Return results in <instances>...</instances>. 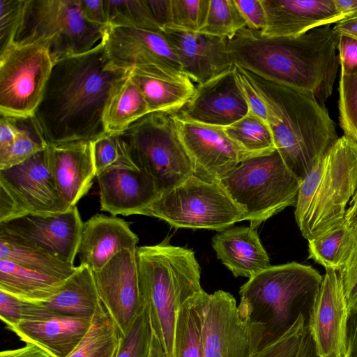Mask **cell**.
<instances>
[{"label": "cell", "instance_id": "obj_1", "mask_svg": "<svg viewBox=\"0 0 357 357\" xmlns=\"http://www.w3.org/2000/svg\"><path fill=\"white\" fill-rule=\"evenodd\" d=\"M130 73L110 68L102 40L86 53L56 61L33 114L48 146L107 134V106Z\"/></svg>", "mask_w": 357, "mask_h": 357}, {"label": "cell", "instance_id": "obj_2", "mask_svg": "<svg viewBox=\"0 0 357 357\" xmlns=\"http://www.w3.org/2000/svg\"><path fill=\"white\" fill-rule=\"evenodd\" d=\"M340 35L331 25L294 37H268L248 26L229 39L234 65L314 98L325 106L340 63Z\"/></svg>", "mask_w": 357, "mask_h": 357}, {"label": "cell", "instance_id": "obj_3", "mask_svg": "<svg viewBox=\"0 0 357 357\" xmlns=\"http://www.w3.org/2000/svg\"><path fill=\"white\" fill-rule=\"evenodd\" d=\"M241 68L266 106L275 149L302 181L338 139L335 122L314 98Z\"/></svg>", "mask_w": 357, "mask_h": 357}, {"label": "cell", "instance_id": "obj_4", "mask_svg": "<svg viewBox=\"0 0 357 357\" xmlns=\"http://www.w3.org/2000/svg\"><path fill=\"white\" fill-rule=\"evenodd\" d=\"M139 283L153 332L166 357L172 356L177 310L202 291L201 268L192 250L172 245L169 238L137 248Z\"/></svg>", "mask_w": 357, "mask_h": 357}, {"label": "cell", "instance_id": "obj_5", "mask_svg": "<svg viewBox=\"0 0 357 357\" xmlns=\"http://www.w3.org/2000/svg\"><path fill=\"white\" fill-rule=\"evenodd\" d=\"M323 277L295 261L271 266L239 289L241 312L264 326L260 348L287 333L301 316L307 326Z\"/></svg>", "mask_w": 357, "mask_h": 357}, {"label": "cell", "instance_id": "obj_6", "mask_svg": "<svg viewBox=\"0 0 357 357\" xmlns=\"http://www.w3.org/2000/svg\"><path fill=\"white\" fill-rule=\"evenodd\" d=\"M357 189V143L342 135L302 179L295 218L307 241L344 222Z\"/></svg>", "mask_w": 357, "mask_h": 357}, {"label": "cell", "instance_id": "obj_7", "mask_svg": "<svg viewBox=\"0 0 357 357\" xmlns=\"http://www.w3.org/2000/svg\"><path fill=\"white\" fill-rule=\"evenodd\" d=\"M301 182L277 149L245 159L220 181L243 211V220H249L255 229L285 208L295 206Z\"/></svg>", "mask_w": 357, "mask_h": 357}, {"label": "cell", "instance_id": "obj_8", "mask_svg": "<svg viewBox=\"0 0 357 357\" xmlns=\"http://www.w3.org/2000/svg\"><path fill=\"white\" fill-rule=\"evenodd\" d=\"M106 27L86 20L77 0H26L14 43L43 46L54 63L92 50Z\"/></svg>", "mask_w": 357, "mask_h": 357}, {"label": "cell", "instance_id": "obj_9", "mask_svg": "<svg viewBox=\"0 0 357 357\" xmlns=\"http://www.w3.org/2000/svg\"><path fill=\"white\" fill-rule=\"evenodd\" d=\"M137 167L153 181L162 193L194 174L190 158L183 144L176 113H149L121 134Z\"/></svg>", "mask_w": 357, "mask_h": 357}, {"label": "cell", "instance_id": "obj_10", "mask_svg": "<svg viewBox=\"0 0 357 357\" xmlns=\"http://www.w3.org/2000/svg\"><path fill=\"white\" fill-rule=\"evenodd\" d=\"M243 214L220 182L192 174L162 192L140 215L157 218L177 228L221 231L242 221Z\"/></svg>", "mask_w": 357, "mask_h": 357}, {"label": "cell", "instance_id": "obj_11", "mask_svg": "<svg viewBox=\"0 0 357 357\" xmlns=\"http://www.w3.org/2000/svg\"><path fill=\"white\" fill-rule=\"evenodd\" d=\"M70 208L56 188L47 147L0 170V223L29 214H56Z\"/></svg>", "mask_w": 357, "mask_h": 357}, {"label": "cell", "instance_id": "obj_12", "mask_svg": "<svg viewBox=\"0 0 357 357\" xmlns=\"http://www.w3.org/2000/svg\"><path fill=\"white\" fill-rule=\"evenodd\" d=\"M54 61L40 45L13 43L0 53V114L16 118L33 116Z\"/></svg>", "mask_w": 357, "mask_h": 357}, {"label": "cell", "instance_id": "obj_13", "mask_svg": "<svg viewBox=\"0 0 357 357\" xmlns=\"http://www.w3.org/2000/svg\"><path fill=\"white\" fill-rule=\"evenodd\" d=\"M264 332L262 324L241 312L230 293L209 294L202 326L204 357H252L260 349Z\"/></svg>", "mask_w": 357, "mask_h": 357}, {"label": "cell", "instance_id": "obj_14", "mask_svg": "<svg viewBox=\"0 0 357 357\" xmlns=\"http://www.w3.org/2000/svg\"><path fill=\"white\" fill-rule=\"evenodd\" d=\"M83 222L77 206L48 215L29 214L0 223V232L74 265Z\"/></svg>", "mask_w": 357, "mask_h": 357}, {"label": "cell", "instance_id": "obj_15", "mask_svg": "<svg viewBox=\"0 0 357 357\" xmlns=\"http://www.w3.org/2000/svg\"><path fill=\"white\" fill-rule=\"evenodd\" d=\"M176 120L194 175L201 179L220 182L240 162L253 156L233 142L223 128L189 121L177 113Z\"/></svg>", "mask_w": 357, "mask_h": 357}, {"label": "cell", "instance_id": "obj_16", "mask_svg": "<svg viewBox=\"0 0 357 357\" xmlns=\"http://www.w3.org/2000/svg\"><path fill=\"white\" fill-rule=\"evenodd\" d=\"M92 272L100 302L126 335L144 307L136 251L123 250L101 269Z\"/></svg>", "mask_w": 357, "mask_h": 357}, {"label": "cell", "instance_id": "obj_17", "mask_svg": "<svg viewBox=\"0 0 357 357\" xmlns=\"http://www.w3.org/2000/svg\"><path fill=\"white\" fill-rule=\"evenodd\" d=\"M102 40L112 68L132 71L157 67L181 71L178 59L162 31L107 26Z\"/></svg>", "mask_w": 357, "mask_h": 357}, {"label": "cell", "instance_id": "obj_18", "mask_svg": "<svg viewBox=\"0 0 357 357\" xmlns=\"http://www.w3.org/2000/svg\"><path fill=\"white\" fill-rule=\"evenodd\" d=\"M348 314L339 271L326 270L307 326L319 357H346Z\"/></svg>", "mask_w": 357, "mask_h": 357}, {"label": "cell", "instance_id": "obj_19", "mask_svg": "<svg viewBox=\"0 0 357 357\" xmlns=\"http://www.w3.org/2000/svg\"><path fill=\"white\" fill-rule=\"evenodd\" d=\"M249 110L234 66L198 84L192 97L177 114L189 121L225 128L244 117Z\"/></svg>", "mask_w": 357, "mask_h": 357}, {"label": "cell", "instance_id": "obj_20", "mask_svg": "<svg viewBox=\"0 0 357 357\" xmlns=\"http://www.w3.org/2000/svg\"><path fill=\"white\" fill-rule=\"evenodd\" d=\"M162 33L178 59L182 73L198 84L234 67L226 38L172 28H165Z\"/></svg>", "mask_w": 357, "mask_h": 357}, {"label": "cell", "instance_id": "obj_21", "mask_svg": "<svg viewBox=\"0 0 357 357\" xmlns=\"http://www.w3.org/2000/svg\"><path fill=\"white\" fill-rule=\"evenodd\" d=\"M266 26L261 35L294 37L345 20L334 0H262Z\"/></svg>", "mask_w": 357, "mask_h": 357}, {"label": "cell", "instance_id": "obj_22", "mask_svg": "<svg viewBox=\"0 0 357 357\" xmlns=\"http://www.w3.org/2000/svg\"><path fill=\"white\" fill-rule=\"evenodd\" d=\"M56 188L70 208L90 190L96 176L92 141H73L47 146Z\"/></svg>", "mask_w": 357, "mask_h": 357}, {"label": "cell", "instance_id": "obj_23", "mask_svg": "<svg viewBox=\"0 0 357 357\" xmlns=\"http://www.w3.org/2000/svg\"><path fill=\"white\" fill-rule=\"evenodd\" d=\"M96 177L101 211L113 216L140 215L161 194L139 168L110 169Z\"/></svg>", "mask_w": 357, "mask_h": 357}, {"label": "cell", "instance_id": "obj_24", "mask_svg": "<svg viewBox=\"0 0 357 357\" xmlns=\"http://www.w3.org/2000/svg\"><path fill=\"white\" fill-rule=\"evenodd\" d=\"M138 241L123 219L96 214L83 223L77 255L80 265L96 271L122 250L136 251Z\"/></svg>", "mask_w": 357, "mask_h": 357}, {"label": "cell", "instance_id": "obj_25", "mask_svg": "<svg viewBox=\"0 0 357 357\" xmlns=\"http://www.w3.org/2000/svg\"><path fill=\"white\" fill-rule=\"evenodd\" d=\"M92 319L58 314L47 319L21 321L8 328L22 341L40 347L54 357H68L88 333Z\"/></svg>", "mask_w": 357, "mask_h": 357}, {"label": "cell", "instance_id": "obj_26", "mask_svg": "<svg viewBox=\"0 0 357 357\" xmlns=\"http://www.w3.org/2000/svg\"><path fill=\"white\" fill-rule=\"evenodd\" d=\"M217 257L235 277L248 279L271 265L256 229L237 227L219 231L212 240Z\"/></svg>", "mask_w": 357, "mask_h": 357}, {"label": "cell", "instance_id": "obj_27", "mask_svg": "<svg viewBox=\"0 0 357 357\" xmlns=\"http://www.w3.org/2000/svg\"><path fill=\"white\" fill-rule=\"evenodd\" d=\"M130 75L150 113H177L192 97L196 88L186 75L175 69L152 67L132 70Z\"/></svg>", "mask_w": 357, "mask_h": 357}, {"label": "cell", "instance_id": "obj_28", "mask_svg": "<svg viewBox=\"0 0 357 357\" xmlns=\"http://www.w3.org/2000/svg\"><path fill=\"white\" fill-rule=\"evenodd\" d=\"M99 302L92 271L79 265L60 290L43 303L61 314L93 317Z\"/></svg>", "mask_w": 357, "mask_h": 357}, {"label": "cell", "instance_id": "obj_29", "mask_svg": "<svg viewBox=\"0 0 357 357\" xmlns=\"http://www.w3.org/2000/svg\"><path fill=\"white\" fill-rule=\"evenodd\" d=\"M66 280L0 259V290L24 300L45 303Z\"/></svg>", "mask_w": 357, "mask_h": 357}, {"label": "cell", "instance_id": "obj_30", "mask_svg": "<svg viewBox=\"0 0 357 357\" xmlns=\"http://www.w3.org/2000/svg\"><path fill=\"white\" fill-rule=\"evenodd\" d=\"M208 296L202 289L177 310L172 357H204L202 326Z\"/></svg>", "mask_w": 357, "mask_h": 357}, {"label": "cell", "instance_id": "obj_31", "mask_svg": "<svg viewBox=\"0 0 357 357\" xmlns=\"http://www.w3.org/2000/svg\"><path fill=\"white\" fill-rule=\"evenodd\" d=\"M0 259L63 279L68 278L77 268L2 232H0Z\"/></svg>", "mask_w": 357, "mask_h": 357}, {"label": "cell", "instance_id": "obj_32", "mask_svg": "<svg viewBox=\"0 0 357 357\" xmlns=\"http://www.w3.org/2000/svg\"><path fill=\"white\" fill-rule=\"evenodd\" d=\"M357 246V229L344 222L308 241L309 258L326 270L340 271Z\"/></svg>", "mask_w": 357, "mask_h": 357}, {"label": "cell", "instance_id": "obj_33", "mask_svg": "<svg viewBox=\"0 0 357 357\" xmlns=\"http://www.w3.org/2000/svg\"><path fill=\"white\" fill-rule=\"evenodd\" d=\"M149 113L146 100L130 74L114 93L107 106L105 115L107 132L121 134L134 122Z\"/></svg>", "mask_w": 357, "mask_h": 357}, {"label": "cell", "instance_id": "obj_34", "mask_svg": "<svg viewBox=\"0 0 357 357\" xmlns=\"http://www.w3.org/2000/svg\"><path fill=\"white\" fill-rule=\"evenodd\" d=\"M122 336L100 301L88 333L68 357H115Z\"/></svg>", "mask_w": 357, "mask_h": 357}, {"label": "cell", "instance_id": "obj_35", "mask_svg": "<svg viewBox=\"0 0 357 357\" xmlns=\"http://www.w3.org/2000/svg\"><path fill=\"white\" fill-rule=\"evenodd\" d=\"M223 128L233 142L253 156L276 149L269 125L250 110L244 117Z\"/></svg>", "mask_w": 357, "mask_h": 357}, {"label": "cell", "instance_id": "obj_36", "mask_svg": "<svg viewBox=\"0 0 357 357\" xmlns=\"http://www.w3.org/2000/svg\"><path fill=\"white\" fill-rule=\"evenodd\" d=\"M107 26L162 32L148 0H104Z\"/></svg>", "mask_w": 357, "mask_h": 357}, {"label": "cell", "instance_id": "obj_37", "mask_svg": "<svg viewBox=\"0 0 357 357\" xmlns=\"http://www.w3.org/2000/svg\"><path fill=\"white\" fill-rule=\"evenodd\" d=\"M18 119L20 132L10 149L0 156V170L17 165L48 146L33 116Z\"/></svg>", "mask_w": 357, "mask_h": 357}, {"label": "cell", "instance_id": "obj_38", "mask_svg": "<svg viewBox=\"0 0 357 357\" xmlns=\"http://www.w3.org/2000/svg\"><path fill=\"white\" fill-rule=\"evenodd\" d=\"M92 143L96 176L110 169L139 168L121 134L107 133Z\"/></svg>", "mask_w": 357, "mask_h": 357}, {"label": "cell", "instance_id": "obj_39", "mask_svg": "<svg viewBox=\"0 0 357 357\" xmlns=\"http://www.w3.org/2000/svg\"><path fill=\"white\" fill-rule=\"evenodd\" d=\"M246 26L235 0H210L206 21L199 32L230 39Z\"/></svg>", "mask_w": 357, "mask_h": 357}, {"label": "cell", "instance_id": "obj_40", "mask_svg": "<svg viewBox=\"0 0 357 357\" xmlns=\"http://www.w3.org/2000/svg\"><path fill=\"white\" fill-rule=\"evenodd\" d=\"M58 314L43 303L24 300L0 290V317L7 328L21 321L47 319Z\"/></svg>", "mask_w": 357, "mask_h": 357}, {"label": "cell", "instance_id": "obj_41", "mask_svg": "<svg viewBox=\"0 0 357 357\" xmlns=\"http://www.w3.org/2000/svg\"><path fill=\"white\" fill-rule=\"evenodd\" d=\"M152 333L149 312L144 306L128 333L122 336L115 357H149Z\"/></svg>", "mask_w": 357, "mask_h": 357}, {"label": "cell", "instance_id": "obj_42", "mask_svg": "<svg viewBox=\"0 0 357 357\" xmlns=\"http://www.w3.org/2000/svg\"><path fill=\"white\" fill-rule=\"evenodd\" d=\"M338 92L340 125L344 135L357 143V73L340 75Z\"/></svg>", "mask_w": 357, "mask_h": 357}, {"label": "cell", "instance_id": "obj_43", "mask_svg": "<svg viewBox=\"0 0 357 357\" xmlns=\"http://www.w3.org/2000/svg\"><path fill=\"white\" fill-rule=\"evenodd\" d=\"M210 0H171L170 26L190 32H199L207 16Z\"/></svg>", "mask_w": 357, "mask_h": 357}, {"label": "cell", "instance_id": "obj_44", "mask_svg": "<svg viewBox=\"0 0 357 357\" xmlns=\"http://www.w3.org/2000/svg\"><path fill=\"white\" fill-rule=\"evenodd\" d=\"M307 322L301 316L282 336L261 347L252 357H297Z\"/></svg>", "mask_w": 357, "mask_h": 357}, {"label": "cell", "instance_id": "obj_45", "mask_svg": "<svg viewBox=\"0 0 357 357\" xmlns=\"http://www.w3.org/2000/svg\"><path fill=\"white\" fill-rule=\"evenodd\" d=\"M26 0H0V53L14 43Z\"/></svg>", "mask_w": 357, "mask_h": 357}, {"label": "cell", "instance_id": "obj_46", "mask_svg": "<svg viewBox=\"0 0 357 357\" xmlns=\"http://www.w3.org/2000/svg\"><path fill=\"white\" fill-rule=\"evenodd\" d=\"M349 312L357 309V246L339 271Z\"/></svg>", "mask_w": 357, "mask_h": 357}, {"label": "cell", "instance_id": "obj_47", "mask_svg": "<svg viewBox=\"0 0 357 357\" xmlns=\"http://www.w3.org/2000/svg\"><path fill=\"white\" fill-rule=\"evenodd\" d=\"M340 75L350 76L357 73V40L340 35L337 44Z\"/></svg>", "mask_w": 357, "mask_h": 357}, {"label": "cell", "instance_id": "obj_48", "mask_svg": "<svg viewBox=\"0 0 357 357\" xmlns=\"http://www.w3.org/2000/svg\"><path fill=\"white\" fill-rule=\"evenodd\" d=\"M235 2L246 21L247 26L262 31L266 26V13L262 0H235Z\"/></svg>", "mask_w": 357, "mask_h": 357}, {"label": "cell", "instance_id": "obj_49", "mask_svg": "<svg viewBox=\"0 0 357 357\" xmlns=\"http://www.w3.org/2000/svg\"><path fill=\"white\" fill-rule=\"evenodd\" d=\"M235 70L250 111L268 123V114L266 106L250 82L242 68L235 66Z\"/></svg>", "mask_w": 357, "mask_h": 357}, {"label": "cell", "instance_id": "obj_50", "mask_svg": "<svg viewBox=\"0 0 357 357\" xmlns=\"http://www.w3.org/2000/svg\"><path fill=\"white\" fill-rule=\"evenodd\" d=\"M20 130L18 118L1 115L0 156L5 154L12 146Z\"/></svg>", "mask_w": 357, "mask_h": 357}, {"label": "cell", "instance_id": "obj_51", "mask_svg": "<svg viewBox=\"0 0 357 357\" xmlns=\"http://www.w3.org/2000/svg\"><path fill=\"white\" fill-rule=\"evenodd\" d=\"M84 17L89 22L107 26V19L104 0H77Z\"/></svg>", "mask_w": 357, "mask_h": 357}, {"label": "cell", "instance_id": "obj_52", "mask_svg": "<svg viewBox=\"0 0 357 357\" xmlns=\"http://www.w3.org/2000/svg\"><path fill=\"white\" fill-rule=\"evenodd\" d=\"M153 17L162 29L170 26L171 0H148Z\"/></svg>", "mask_w": 357, "mask_h": 357}, {"label": "cell", "instance_id": "obj_53", "mask_svg": "<svg viewBox=\"0 0 357 357\" xmlns=\"http://www.w3.org/2000/svg\"><path fill=\"white\" fill-rule=\"evenodd\" d=\"M346 357H357V309L349 311L348 314Z\"/></svg>", "mask_w": 357, "mask_h": 357}, {"label": "cell", "instance_id": "obj_54", "mask_svg": "<svg viewBox=\"0 0 357 357\" xmlns=\"http://www.w3.org/2000/svg\"><path fill=\"white\" fill-rule=\"evenodd\" d=\"M0 357H54L42 348L31 343H26L23 347L2 351Z\"/></svg>", "mask_w": 357, "mask_h": 357}, {"label": "cell", "instance_id": "obj_55", "mask_svg": "<svg viewBox=\"0 0 357 357\" xmlns=\"http://www.w3.org/2000/svg\"><path fill=\"white\" fill-rule=\"evenodd\" d=\"M333 29L339 35H345L357 40V17L341 20Z\"/></svg>", "mask_w": 357, "mask_h": 357}, {"label": "cell", "instance_id": "obj_56", "mask_svg": "<svg viewBox=\"0 0 357 357\" xmlns=\"http://www.w3.org/2000/svg\"><path fill=\"white\" fill-rule=\"evenodd\" d=\"M297 357H319L308 331H305L302 335Z\"/></svg>", "mask_w": 357, "mask_h": 357}, {"label": "cell", "instance_id": "obj_57", "mask_svg": "<svg viewBox=\"0 0 357 357\" xmlns=\"http://www.w3.org/2000/svg\"><path fill=\"white\" fill-rule=\"evenodd\" d=\"M344 222L348 227L357 229V189L347 208Z\"/></svg>", "mask_w": 357, "mask_h": 357}, {"label": "cell", "instance_id": "obj_58", "mask_svg": "<svg viewBox=\"0 0 357 357\" xmlns=\"http://www.w3.org/2000/svg\"><path fill=\"white\" fill-rule=\"evenodd\" d=\"M334 2L345 19L357 17V0H334Z\"/></svg>", "mask_w": 357, "mask_h": 357}]
</instances>
